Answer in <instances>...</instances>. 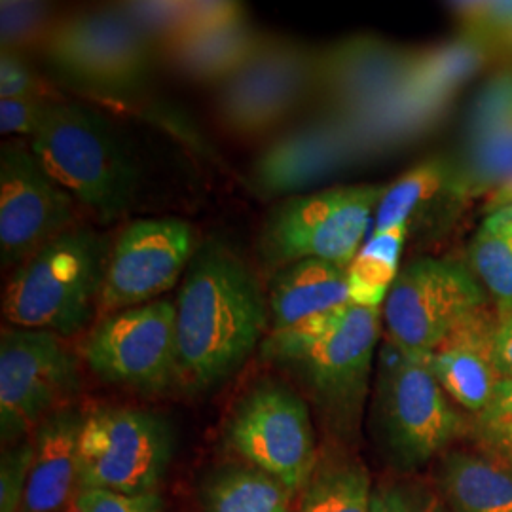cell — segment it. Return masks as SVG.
<instances>
[{
	"label": "cell",
	"mask_w": 512,
	"mask_h": 512,
	"mask_svg": "<svg viewBox=\"0 0 512 512\" xmlns=\"http://www.w3.org/2000/svg\"><path fill=\"white\" fill-rule=\"evenodd\" d=\"M120 8L150 42L158 61L188 31V2H122Z\"/></svg>",
	"instance_id": "31"
},
{
	"label": "cell",
	"mask_w": 512,
	"mask_h": 512,
	"mask_svg": "<svg viewBox=\"0 0 512 512\" xmlns=\"http://www.w3.org/2000/svg\"><path fill=\"white\" fill-rule=\"evenodd\" d=\"M512 175V126L467 141L456 160H450L446 190L454 202L490 196Z\"/></svg>",
	"instance_id": "25"
},
{
	"label": "cell",
	"mask_w": 512,
	"mask_h": 512,
	"mask_svg": "<svg viewBox=\"0 0 512 512\" xmlns=\"http://www.w3.org/2000/svg\"><path fill=\"white\" fill-rule=\"evenodd\" d=\"M448 177L450 160L446 158H431L406 171L399 181L387 186L374 215L372 234L403 224L410 228L421 209L446 192Z\"/></svg>",
	"instance_id": "28"
},
{
	"label": "cell",
	"mask_w": 512,
	"mask_h": 512,
	"mask_svg": "<svg viewBox=\"0 0 512 512\" xmlns=\"http://www.w3.org/2000/svg\"><path fill=\"white\" fill-rule=\"evenodd\" d=\"M497 317L486 306L478 308L431 353V368L446 395L473 414L486 408L501 382L494 361Z\"/></svg>",
	"instance_id": "18"
},
{
	"label": "cell",
	"mask_w": 512,
	"mask_h": 512,
	"mask_svg": "<svg viewBox=\"0 0 512 512\" xmlns=\"http://www.w3.org/2000/svg\"><path fill=\"white\" fill-rule=\"evenodd\" d=\"M164 499L158 492L128 495L110 490H78L74 494L76 512H162Z\"/></svg>",
	"instance_id": "37"
},
{
	"label": "cell",
	"mask_w": 512,
	"mask_h": 512,
	"mask_svg": "<svg viewBox=\"0 0 512 512\" xmlns=\"http://www.w3.org/2000/svg\"><path fill=\"white\" fill-rule=\"evenodd\" d=\"M202 241L177 217L139 219L112 241L99 315L145 306L181 285Z\"/></svg>",
	"instance_id": "16"
},
{
	"label": "cell",
	"mask_w": 512,
	"mask_h": 512,
	"mask_svg": "<svg viewBox=\"0 0 512 512\" xmlns=\"http://www.w3.org/2000/svg\"><path fill=\"white\" fill-rule=\"evenodd\" d=\"M385 190V184L332 186L275 203L256 243L262 275L268 279L306 258L329 260L348 270L365 245Z\"/></svg>",
	"instance_id": "6"
},
{
	"label": "cell",
	"mask_w": 512,
	"mask_h": 512,
	"mask_svg": "<svg viewBox=\"0 0 512 512\" xmlns=\"http://www.w3.org/2000/svg\"><path fill=\"white\" fill-rule=\"evenodd\" d=\"M78 202L18 141L0 148V262L16 270L48 243L80 226Z\"/></svg>",
	"instance_id": "15"
},
{
	"label": "cell",
	"mask_w": 512,
	"mask_h": 512,
	"mask_svg": "<svg viewBox=\"0 0 512 512\" xmlns=\"http://www.w3.org/2000/svg\"><path fill=\"white\" fill-rule=\"evenodd\" d=\"M317 50L287 37L266 35L251 59L217 86L220 128L241 141L274 137L313 107Z\"/></svg>",
	"instance_id": "8"
},
{
	"label": "cell",
	"mask_w": 512,
	"mask_h": 512,
	"mask_svg": "<svg viewBox=\"0 0 512 512\" xmlns=\"http://www.w3.org/2000/svg\"><path fill=\"white\" fill-rule=\"evenodd\" d=\"M440 486L458 512H512L511 469L471 454H450L440 467Z\"/></svg>",
	"instance_id": "22"
},
{
	"label": "cell",
	"mask_w": 512,
	"mask_h": 512,
	"mask_svg": "<svg viewBox=\"0 0 512 512\" xmlns=\"http://www.w3.org/2000/svg\"><path fill=\"white\" fill-rule=\"evenodd\" d=\"M368 156L338 116L313 110L258 152L247 173V188L262 202H283L315 192L319 184Z\"/></svg>",
	"instance_id": "14"
},
{
	"label": "cell",
	"mask_w": 512,
	"mask_h": 512,
	"mask_svg": "<svg viewBox=\"0 0 512 512\" xmlns=\"http://www.w3.org/2000/svg\"><path fill=\"white\" fill-rule=\"evenodd\" d=\"M175 319L171 298L103 315L86 336L80 357L107 384L162 393L177 387Z\"/></svg>",
	"instance_id": "13"
},
{
	"label": "cell",
	"mask_w": 512,
	"mask_h": 512,
	"mask_svg": "<svg viewBox=\"0 0 512 512\" xmlns=\"http://www.w3.org/2000/svg\"><path fill=\"white\" fill-rule=\"evenodd\" d=\"M492 57H512V29L495 42Z\"/></svg>",
	"instance_id": "42"
},
{
	"label": "cell",
	"mask_w": 512,
	"mask_h": 512,
	"mask_svg": "<svg viewBox=\"0 0 512 512\" xmlns=\"http://www.w3.org/2000/svg\"><path fill=\"white\" fill-rule=\"evenodd\" d=\"M112 241L92 226H76L10 272L2 315L10 327L80 334L99 313Z\"/></svg>",
	"instance_id": "3"
},
{
	"label": "cell",
	"mask_w": 512,
	"mask_h": 512,
	"mask_svg": "<svg viewBox=\"0 0 512 512\" xmlns=\"http://www.w3.org/2000/svg\"><path fill=\"white\" fill-rule=\"evenodd\" d=\"M370 476L346 456H321L302 490L300 512H370Z\"/></svg>",
	"instance_id": "26"
},
{
	"label": "cell",
	"mask_w": 512,
	"mask_h": 512,
	"mask_svg": "<svg viewBox=\"0 0 512 512\" xmlns=\"http://www.w3.org/2000/svg\"><path fill=\"white\" fill-rule=\"evenodd\" d=\"M458 429V414L431 368V353L385 340L372 397V435L385 459L399 471H414L439 454Z\"/></svg>",
	"instance_id": "7"
},
{
	"label": "cell",
	"mask_w": 512,
	"mask_h": 512,
	"mask_svg": "<svg viewBox=\"0 0 512 512\" xmlns=\"http://www.w3.org/2000/svg\"><path fill=\"white\" fill-rule=\"evenodd\" d=\"M266 33L249 19L219 29L190 33L167 48L160 61L186 80L219 86L255 54Z\"/></svg>",
	"instance_id": "21"
},
{
	"label": "cell",
	"mask_w": 512,
	"mask_h": 512,
	"mask_svg": "<svg viewBox=\"0 0 512 512\" xmlns=\"http://www.w3.org/2000/svg\"><path fill=\"white\" fill-rule=\"evenodd\" d=\"M488 306V293L469 266L418 256L404 264L385 298L387 340L397 348L433 353L459 323Z\"/></svg>",
	"instance_id": "12"
},
{
	"label": "cell",
	"mask_w": 512,
	"mask_h": 512,
	"mask_svg": "<svg viewBox=\"0 0 512 512\" xmlns=\"http://www.w3.org/2000/svg\"><path fill=\"white\" fill-rule=\"evenodd\" d=\"M370 512H444L433 495L416 486L384 484L372 492Z\"/></svg>",
	"instance_id": "39"
},
{
	"label": "cell",
	"mask_w": 512,
	"mask_h": 512,
	"mask_svg": "<svg viewBox=\"0 0 512 512\" xmlns=\"http://www.w3.org/2000/svg\"><path fill=\"white\" fill-rule=\"evenodd\" d=\"M175 452L164 416L137 408H95L78 444V490L139 495L156 492Z\"/></svg>",
	"instance_id": "10"
},
{
	"label": "cell",
	"mask_w": 512,
	"mask_h": 512,
	"mask_svg": "<svg viewBox=\"0 0 512 512\" xmlns=\"http://www.w3.org/2000/svg\"><path fill=\"white\" fill-rule=\"evenodd\" d=\"M490 57L482 42L461 35L427 52H416L406 86L448 105L454 93L471 80Z\"/></svg>",
	"instance_id": "24"
},
{
	"label": "cell",
	"mask_w": 512,
	"mask_h": 512,
	"mask_svg": "<svg viewBox=\"0 0 512 512\" xmlns=\"http://www.w3.org/2000/svg\"><path fill=\"white\" fill-rule=\"evenodd\" d=\"M270 332L351 304L348 270L319 258L289 264L266 279Z\"/></svg>",
	"instance_id": "20"
},
{
	"label": "cell",
	"mask_w": 512,
	"mask_h": 512,
	"mask_svg": "<svg viewBox=\"0 0 512 512\" xmlns=\"http://www.w3.org/2000/svg\"><path fill=\"white\" fill-rule=\"evenodd\" d=\"M84 414L63 408L31 435L35 461L21 512H59L78 488V444ZM76 494V492H74Z\"/></svg>",
	"instance_id": "19"
},
{
	"label": "cell",
	"mask_w": 512,
	"mask_h": 512,
	"mask_svg": "<svg viewBox=\"0 0 512 512\" xmlns=\"http://www.w3.org/2000/svg\"><path fill=\"white\" fill-rule=\"evenodd\" d=\"M0 99H52L29 57L0 52Z\"/></svg>",
	"instance_id": "36"
},
{
	"label": "cell",
	"mask_w": 512,
	"mask_h": 512,
	"mask_svg": "<svg viewBox=\"0 0 512 512\" xmlns=\"http://www.w3.org/2000/svg\"><path fill=\"white\" fill-rule=\"evenodd\" d=\"M467 256L471 272L494 298L497 311L512 310V239L482 224Z\"/></svg>",
	"instance_id": "29"
},
{
	"label": "cell",
	"mask_w": 512,
	"mask_h": 512,
	"mask_svg": "<svg viewBox=\"0 0 512 512\" xmlns=\"http://www.w3.org/2000/svg\"><path fill=\"white\" fill-rule=\"evenodd\" d=\"M40 57L65 86L112 103L145 92L160 63L120 4L59 16Z\"/></svg>",
	"instance_id": "5"
},
{
	"label": "cell",
	"mask_w": 512,
	"mask_h": 512,
	"mask_svg": "<svg viewBox=\"0 0 512 512\" xmlns=\"http://www.w3.org/2000/svg\"><path fill=\"white\" fill-rule=\"evenodd\" d=\"M475 418L478 439L512 465V380L497 384L494 397Z\"/></svg>",
	"instance_id": "33"
},
{
	"label": "cell",
	"mask_w": 512,
	"mask_h": 512,
	"mask_svg": "<svg viewBox=\"0 0 512 512\" xmlns=\"http://www.w3.org/2000/svg\"><path fill=\"white\" fill-rule=\"evenodd\" d=\"M224 439L245 463L302 494L317 467L310 406L293 385L266 376L249 385L234 404Z\"/></svg>",
	"instance_id": "9"
},
{
	"label": "cell",
	"mask_w": 512,
	"mask_h": 512,
	"mask_svg": "<svg viewBox=\"0 0 512 512\" xmlns=\"http://www.w3.org/2000/svg\"><path fill=\"white\" fill-rule=\"evenodd\" d=\"M177 387L207 393L228 382L270 332L266 289L219 238L202 241L175 296Z\"/></svg>",
	"instance_id": "1"
},
{
	"label": "cell",
	"mask_w": 512,
	"mask_h": 512,
	"mask_svg": "<svg viewBox=\"0 0 512 512\" xmlns=\"http://www.w3.org/2000/svg\"><path fill=\"white\" fill-rule=\"evenodd\" d=\"M380 332V308L348 304L268 332L260 357L291 374L330 429L346 435L361 420Z\"/></svg>",
	"instance_id": "2"
},
{
	"label": "cell",
	"mask_w": 512,
	"mask_h": 512,
	"mask_svg": "<svg viewBox=\"0 0 512 512\" xmlns=\"http://www.w3.org/2000/svg\"><path fill=\"white\" fill-rule=\"evenodd\" d=\"M416 52L378 37H351L317 50L313 110L334 116L372 107L408 82Z\"/></svg>",
	"instance_id": "17"
},
{
	"label": "cell",
	"mask_w": 512,
	"mask_h": 512,
	"mask_svg": "<svg viewBox=\"0 0 512 512\" xmlns=\"http://www.w3.org/2000/svg\"><path fill=\"white\" fill-rule=\"evenodd\" d=\"M494 361L501 380H512V310L503 311L497 317V327L494 332Z\"/></svg>",
	"instance_id": "40"
},
{
	"label": "cell",
	"mask_w": 512,
	"mask_h": 512,
	"mask_svg": "<svg viewBox=\"0 0 512 512\" xmlns=\"http://www.w3.org/2000/svg\"><path fill=\"white\" fill-rule=\"evenodd\" d=\"M512 126V71L488 82L471 107L467 118V141Z\"/></svg>",
	"instance_id": "32"
},
{
	"label": "cell",
	"mask_w": 512,
	"mask_h": 512,
	"mask_svg": "<svg viewBox=\"0 0 512 512\" xmlns=\"http://www.w3.org/2000/svg\"><path fill=\"white\" fill-rule=\"evenodd\" d=\"M59 16L46 2L2 0L0 4V44L4 52L25 57L40 55L44 42Z\"/></svg>",
	"instance_id": "30"
},
{
	"label": "cell",
	"mask_w": 512,
	"mask_h": 512,
	"mask_svg": "<svg viewBox=\"0 0 512 512\" xmlns=\"http://www.w3.org/2000/svg\"><path fill=\"white\" fill-rule=\"evenodd\" d=\"M52 103V99H0V131L33 139Z\"/></svg>",
	"instance_id": "38"
},
{
	"label": "cell",
	"mask_w": 512,
	"mask_h": 512,
	"mask_svg": "<svg viewBox=\"0 0 512 512\" xmlns=\"http://www.w3.org/2000/svg\"><path fill=\"white\" fill-rule=\"evenodd\" d=\"M452 10L463 35L482 42L490 55L495 42L512 29V2H461Z\"/></svg>",
	"instance_id": "34"
},
{
	"label": "cell",
	"mask_w": 512,
	"mask_h": 512,
	"mask_svg": "<svg viewBox=\"0 0 512 512\" xmlns=\"http://www.w3.org/2000/svg\"><path fill=\"white\" fill-rule=\"evenodd\" d=\"M484 226L492 228L495 232H501L503 236L512 239V205L488 215L484 220Z\"/></svg>",
	"instance_id": "41"
},
{
	"label": "cell",
	"mask_w": 512,
	"mask_h": 512,
	"mask_svg": "<svg viewBox=\"0 0 512 512\" xmlns=\"http://www.w3.org/2000/svg\"><path fill=\"white\" fill-rule=\"evenodd\" d=\"M80 361L65 338L4 327L0 334V435L8 448L69 406L80 391Z\"/></svg>",
	"instance_id": "11"
},
{
	"label": "cell",
	"mask_w": 512,
	"mask_h": 512,
	"mask_svg": "<svg viewBox=\"0 0 512 512\" xmlns=\"http://www.w3.org/2000/svg\"><path fill=\"white\" fill-rule=\"evenodd\" d=\"M35 461L31 437L2 450L0 459V512H19L25 501Z\"/></svg>",
	"instance_id": "35"
},
{
	"label": "cell",
	"mask_w": 512,
	"mask_h": 512,
	"mask_svg": "<svg viewBox=\"0 0 512 512\" xmlns=\"http://www.w3.org/2000/svg\"><path fill=\"white\" fill-rule=\"evenodd\" d=\"M29 147L55 181L99 222L124 217L137 200V164L110 120L97 110L57 99Z\"/></svg>",
	"instance_id": "4"
},
{
	"label": "cell",
	"mask_w": 512,
	"mask_h": 512,
	"mask_svg": "<svg viewBox=\"0 0 512 512\" xmlns=\"http://www.w3.org/2000/svg\"><path fill=\"white\" fill-rule=\"evenodd\" d=\"M410 228L395 226L372 234L348 268L351 304L363 308H380L389 289L401 272V255Z\"/></svg>",
	"instance_id": "27"
},
{
	"label": "cell",
	"mask_w": 512,
	"mask_h": 512,
	"mask_svg": "<svg viewBox=\"0 0 512 512\" xmlns=\"http://www.w3.org/2000/svg\"><path fill=\"white\" fill-rule=\"evenodd\" d=\"M293 492L253 465H226L202 486L205 512H291Z\"/></svg>",
	"instance_id": "23"
}]
</instances>
